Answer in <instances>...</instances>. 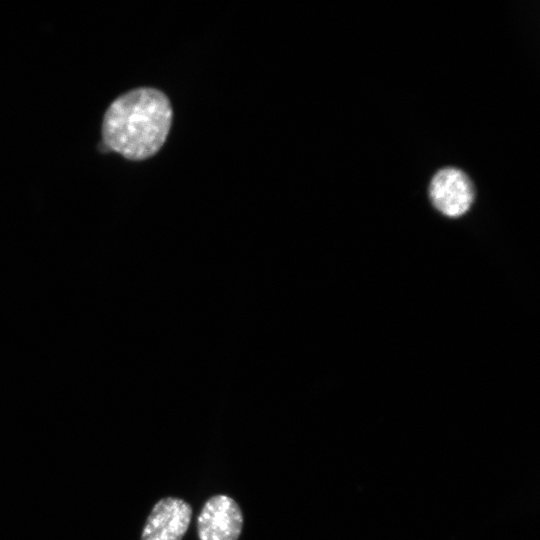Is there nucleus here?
I'll return each mask as SVG.
<instances>
[{
	"label": "nucleus",
	"mask_w": 540,
	"mask_h": 540,
	"mask_svg": "<svg viewBox=\"0 0 540 540\" xmlns=\"http://www.w3.org/2000/svg\"><path fill=\"white\" fill-rule=\"evenodd\" d=\"M172 123L167 96L154 88H136L116 98L102 122L103 144L129 160H144L163 146Z\"/></svg>",
	"instance_id": "obj_1"
},
{
	"label": "nucleus",
	"mask_w": 540,
	"mask_h": 540,
	"mask_svg": "<svg viewBox=\"0 0 540 540\" xmlns=\"http://www.w3.org/2000/svg\"><path fill=\"white\" fill-rule=\"evenodd\" d=\"M243 513L230 496L216 494L208 498L197 517L199 540H238L243 528Z\"/></svg>",
	"instance_id": "obj_2"
},
{
	"label": "nucleus",
	"mask_w": 540,
	"mask_h": 540,
	"mask_svg": "<svg viewBox=\"0 0 540 540\" xmlns=\"http://www.w3.org/2000/svg\"><path fill=\"white\" fill-rule=\"evenodd\" d=\"M429 195L433 206L443 215L459 217L469 210L474 200V188L464 172L444 168L432 178Z\"/></svg>",
	"instance_id": "obj_3"
},
{
	"label": "nucleus",
	"mask_w": 540,
	"mask_h": 540,
	"mask_svg": "<svg viewBox=\"0 0 540 540\" xmlns=\"http://www.w3.org/2000/svg\"><path fill=\"white\" fill-rule=\"evenodd\" d=\"M185 500L167 496L158 500L144 524L141 540H182L192 519Z\"/></svg>",
	"instance_id": "obj_4"
}]
</instances>
